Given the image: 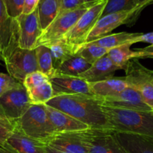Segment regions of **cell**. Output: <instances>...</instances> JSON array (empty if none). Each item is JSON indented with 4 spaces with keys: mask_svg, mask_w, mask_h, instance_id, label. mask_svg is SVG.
<instances>
[{
    "mask_svg": "<svg viewBox=\"0 0 153 153\" xmlns=\"http://www.w3.org/2000/svg\"><path fill=\"white\" fill-rule=\"evenodd\" d=\"M99 131H112L102 106L94 96L75 94L54 97L46 103Z\"/></svg>",
    "mask_w": 153,
    "mask_h": 153,
    "instance_id": "6da1fadb",
    "label": "cell"
},
{
    "mask_svg": "<svg viewBox=\"0 0 153 153\" xmlns=\"http://www.w3.org/2000/svg\"><path fill=\"white\" fill-rule=\"evenodd\" d=\"M102 108L112 131L139 134L153 138V112L107 106H102Z\"/></svg>",
    "mask_w": 153,
    "mask_h": 153,
    "instance_id": "7a4b0ae2",
    "label": "cell"
},
{
    "mask_svg": "<svg viewBox=\"0 0 153 153\" xmlns=\"http://www.w3.org/2000/svg\"><path fill=\"white\" fill-rule=\"evenodd\" d=\"M15 127L28 137L44 144L55 134L43 104L31 105L26 112L15 122Z\"/></svg>",
    "mask_w": 153,
    "mask_h": 153,
    "instance_id": "3957f363",
    "label": "cell"
},
{
    "mask_svg": "<svg viewBox=\"0 0 153 153\" xmlns=\"http://www.w3.org/2000/svg\"><path fill=\"white\" fill-rule=\"evenodd\" d=\"M97 3L98 2L88 3L86 5L79 8L58 13L52 23L43 31L37 40L36 47L41 45L49 46L52 43L64 38V36L74 26L85 12Z\"/></svg>",
    "mask_w": 153,
    "mask_h": 153,
    "instance_id": "277c9868",
    "label": "cell"
},
{
    "mask_svg": "<svg viewBox=\"0 0 153 153\" xmlns=\"http://www.w3.org/2000/svg\"><path fill=\"white\" fill-rule=\"evenodd\" d=\"M124 70L128 87L137 90L153 110V70L144 67L137 58H133Z\"/></svg>",
    "mask_w": 153,
    "mask_h": 153,
    "instance_id": "5b68a950",
    "label": "cell"
},
{
    "mask_svg": "<svg viewBox=\"0 0 153 153\" xmlns=\"http://www.w3.org/2000/svg\"><path fill=\"white\" fill-rule=\"evenodd\" d=\"M105 5L106 0H102L88 9L74 26L64 36L63 40L74 46L77 52L79 46L87 43L88 36L102 15Z\"/></svg>",
    "mask_w": 153,
    "mask_h": 153,
    "instance_id": "8992f818",
    "label": "cell"
},
{
    "mask_svg": "<svg viewBox=\"0 0 153 153\" xmlns=\"http://www.w3.org/2000/svg\"><path fill=\"white\" fill-rule=\"evenodd\" d=\"M144 8V7H140L132 10L114 12L101 16L88 36L87 43L108 35L113 30L122 25H133Z\"/></svg>",
    "mask_w": 153,
    "mask_h": 153,
    "instance_id": "52a82bcc",
    "label": "cell"
},
{
    "mask_svg": "<svg viewBox=\"0 0 153 153\" xmlns=\"http://www.w3.org/2000/svg\"><path fill=\"white\" fill-rule=\"evenodd\" d=\"M3 61L8 74L21 84L27 75L38 70L35 49L18 46Z\"/></svg>",
    "mask_w": 153,
    "mask_h": 153,
    "instance_id": "ba28073f",
    "label": "cell"
},
{
    "mask_svg": "<svg viewBox=\"0 0 153 153\" xmlns=\"http://www.w3.org/2000/svg\"><path fill=\"white\" fill-rule=\"evenodd\" d=\"M95 130L56 134L46 145L65 153H89V143Z\"/></svg>",
    "mask_w": 153,
    "mask_h": 153,
    "instance_id": "9c48e42d",
    "label": "cell"
},
{
    "mask_svg": "<svg viewBox=\"0 0 153 153\" xmlns=\"http://www.w3.org/2000/svg\"><path fill=\"white\" fill-rule=\"evenodd\" d=\"M19 24L16 18L7 13L3 0H0V58L4 61L19 46Z\"/></svg>",
    "mask_w": 153,
    "mask_h": 153,
    "instance_id": "30bf717a",
    "label": "cell"
},
{
    "mask_svg": "<svg viewBox=\"0 0 153 153\" xmlns=\"http://www.w3.org/2000/svg\"><path fill=\"white\" fill-rule=\"evenodd\" d=\"M31 102L23 85L14 88L0 97V108L6 118L15 123L31 106Z\"/></svg>",
    "mask_w": 153,
    "mask_h": 153,
    "instance_id": "8fae6325",
    "label": "cell"
},
{
    "mask_svg": "<svg viewBox=\"0 0 153 153\" xmlns=\"http://www.w3.org/2000/svg\"><path fill=\"white\" fill-rule=\"evenodd\" d=\"M96 99L102 106L153 112L152 109L145 102L140 93L137 90L129 87L115 95L105 97H96Z\"/></svg>",
    "mask_w": 153,
    "mask_h": 153,
    "instance_id": "7c38bea8",
    "label": "cell"
},
{
    "mask_svg": "<svg viewBox=\"0 0 153 153\" xmlns=\"http://www.w3.org/2000/svg\"><path fill=\"white\" fill-rule=\"evenodd\" d=\"M22 85L26 89L31 104H46L54 97L49 79L38 70L27 75Z\"/></svg>",
    "mask_w": 153,
    "mask_h": 153,
    "instance_id": "4fadbf2b",
    "label": "cell"
},
{
    "mask_svg": "<svg viewBox=\"0 0 153 153\" xmlns=\"http://www.w3.org/2000/svg\"><path fill=\"white\" fill-rule=\"evenodd\" d=\"M19 24V46L25 49H34L43 33L36 9L30 14H21L16 18Z\"/></svg>",
    "mask_w": 153,
    "mask_h": 153,
    "instance_id": "5bb4252c",
    "label": "cell"
},
{
    "mask_svg": "<svg viewBox=\"0 0 153 153\" xmlns=\"http://www.w3.org/2000/svg\"><path fill=\"white\" fill-rule=\"evenodd\" d=\"M49 81L53 88L54 97L75 94L93 96L89 82L79 77L56 74Z\"/></svg>",
    "mask_w": 153,
    "mask_h": 153,
    "instance_id": "9a60e30c",
    "label": "cell"
},
{
    "mask_svg": "<svg viewBox=\"0 0 153 153\" xmlns=\"http://www.w3.org/2000/svg\"><path fill=\"white\" fill-rule=\"evenodd\" d=\"M55 134L91 129L88 126L61 111L43 104ZM92 129V128H91Z\"/></svg>",
    "mask_w": 153,
    "mask_h": 153,
    "instance_id": "2e32d148",
    "label": "cell"
},
{
    "mask_svg": "<svg viewBox=\"0 0 153 153\" xmlns=\"http://www.w3.org/2000/svg\"><path fill=\"white\" fill-rule=\"evenodd\" d=\"M89 153H127L113 131L95 130L89 143Z\"/></svg>",
    "mask_w": 153,
    "mask_h": 153,
    "instance_id": "e0dca14e",
    "label": "cell"
},
{
    "mask_svg": "<svg viewBox=\"0 0 153 153\" xmlns=\"http://www.w3.org/2000/svg\"><path fill=\"white\" fill-rule=\"evenodd\" d=\"M115 138L127 153H153V138L135 134L113 131Z\"/></svg>",
    "mask_w": 153,
    "mask_h": 153,
    "instance_id": "ac0fdd59",
    "label": "cell"
},
{
    "mask_svg": "<svg viewBox=\"0 0 153 153\" xmlns=\"http://www.w3.org/2000/svg\"><path fill=\"white\" fill-rule=\"evenodd\" d=\"M5 143L16 153H47L46 144L28 137L16 127Z\"/></svg>",
    "mask_w": 153,
    "mask_h": 153,
    "instance_id": "d6986e66",
    "label": "cell"
},
{
    "mask_svg": "<svg viewBox=\"0 0 153 153\" xmlns=\"http://www.w3.org/2000/svg\"><path fill=\"white\" fill-rule=\"evenodd\" d=\"M118 70L107 54L91 64V67L79 77L88 82H96L113 77Z\"/></svg>",
    "mask_w": 153,
    "mask_h": 153,
    "instance_id": "ffe728a7",
    "label": "cell"
},
{
    "mask_svg": "<svg viewBox=\"0 0 153 153\" xmlns=\"http://www.w3.org/2000/svg\"><path fill=\"white\" fill-rule=\"evenodd\" d=\"M93 96L96 97H105L115 95L128 88L124 77L109 78L96 82H89Z\"/></svg>",
    "mask_w": 153,
    "mask_h": 153,
    "instance_id": "44dd1931",
    "label": "cell"
},
{
    "mask_svg": "<svg viewBox=\"0 0 153 153\" xmlns=\"http://www.w3.org/2000/svg\"><path fill=\"white\" fill-rule=\"evenodd\" d=\"M61 6V0H40L37 10L40 27L43 31L50 25L58 16Z\"/></svg>",
    "mask_w": 153,
    "mask_h": 153,
    "instance_id": "7402d4cb",
    "label": "cell"
},
{
    "mask_svg": "<svg viewBox=\"0 0 153 153\" xmlns=\"http://www.w3.org/2000/svg\"><path fill=\"white\" fill-rule=\"evenodd\" d=\"M140 33H131L123 31V32L114 33L112 34L103 36L97 40H94L92 43L94 44L98 45L101 47L111 49L117 46L125 44L133 45L134 43V39Z\"/></svg>",
    "mask_w": 153,
    "mask_h": 153,
    "instance_id": "603a6c76",
    "label": "cell"
},
{
    "mask_svg": "<svg viewBox=\"0 0 153 153\" xmlns=\"http://www.w3.org/2000/svg\"><path fill=\"white\" fill-rule=\"evenodd\" d=\"M91 66V64L85 61L82 56L78 54H75L55 70V75H65L79 77L81 74L88 70Z\"/></svg>",
    "mask_w": 153,
    "mask_h": 153,
    "instance_id": "cb8c5ba5",
    "label": "cell"
},
{
    "mask_svg": "<svg viewBox=\"0 0 153 153\" xmlns=\"http://www.w3.org/2000/svg\"><path fill=\"white\" fill-rule=\"evenodd\" d=\"M131 44H125L111 49L108 55L119 70H125L128 63L133 58L138 59L137 52L131 49Z\"/></svg>",
    "mask_w": 153,
    "mask_h": 153,
    "instance_id": "d4e9b609",
    "label": "cell"
},
{
    "mask_svg": "<svg viewBox=\"0 0 153 153\" xmlns=\"http://www.w3.org/2000/svg\"><path fill=\"white\" fill-rule=\"evenodd\" d=\"M47 47L50 49L53 65L55 70L64 61L76 54V48L67 43L63 39L52 43Z\"/></svg>",
    "mask_w": 153,
    "mask_h": 153,
    "instance_id": "484cf974",
    "label": "cell"
},
{
    "mask_svg": "<svg viewBox=\"0 0 153 153\" xmlns=\"http://www.w3.org/2000/svg\"><path fill=\"white\" fill-rule=\"evenodd\" d=\"M152 0H106V5L102 16L114 12L129 10L140 7H146Z\"/></svg>",
    "mask_w": 153,
    "mask_h": 153,
    "instance_id": "4316f807",
    "label": "cell"
},
{
    "mask_svg": "<svg viewBox=\"0 0 153 153\" xmlns=\"http://www.w3.org/2000/svg\"><path fill=\"white\" fill-rule=\"evenodd\" d=\"M34 49L38 70L49 79H52L55 76L56 70L54 67L50 49L49 47L43 45L37 46Z\"/></svg>",
    "mask_w": 153,
    "mask_h": 153,
    "instance_id": "83f0119b",
    "label": "cell"
},
{
    "mask_svg": "<svg viewBox=\"0 0 153 153\" xmlns=\"http://www.w3.org/2000/svg\"><path fill=\"white\" fill-rule=\"evenodd\" d=\"M110 49L101 47L92 43H87L77 49L76 54L82 56L89 64H93L96 61L107 55Z\"/></svg>",
    "mask_w": 153,
    "mask_h": 153,
    "instance_id": "f1b7e54d",
    "label": "cell"
},
{
    "mask_svg": "<svg viewBox=\"0 0 153 153\" xmlns=\"http://www.w3.org/2000/svg\"><path fill=\"white\" fill-rule=\"evenodd\" d=\"M22 85V84L19 83L9 74H5L0 72V97L7 91L19 88Z\"/></svg>",
    "mask_w": 153,
    "mask_h": 153,
    "instance_id": "f546056e",
    "label": "cell"
},
{
    "mask_svg": "<svg viewBox=\"0 0 153 153\" xmlns=\"http://www.w3.org/2000/svg\"><path fill=\"white\" fill-rule=\"evenodd\" d=\"M15 128V123L7 119L0 118V146H4L6 141L13 132Z\"/></svg>",
    "mask_w": 153,
    "mask_h": 153,
    "instance_id": "4dcf8cb0",
    "label": "cell"
},
{
    "mask_svg": "<svg viewBox=\"0 0 153 153\" xmlns=\"http://www.w3.org/2000/svg\"><path fill=\"white\" fill-rule=\"evenodd\" d=\"M9 16L17 18L22 14L24 0H3Z\"/></svg>",
    "mask_w": 153,
    "mask_h": 153,
    "instance_id": "1f68e13d",
    "label": "cell"
},
{
    "mask_svg": "<svg viewBox=\"0 0 153 153\" xmlns=\"http://www.w3.org/2000/svg\"><path fill=\"white\" fill-rule=\"evenodd\" d=\"M88 3H84L81 0H61L59 13L79 8V7L86 5Z\"/></svg>",
    "mask_w": 153,
    "mask_h": 153,
    "instance_id": "d6a6232c",
    "label": "cell"
},
{
    "mask_svg": "<svg viewBox=\"0 0 153 153\" xmlns=\"http://www.w3.org/2000/svg\"><path fill=\"white\" fill-rule=\"evenodd\" d=\"M40 0H24L22 14H30L37 9Z\"/></svg>",
    "mask_w": 153,
    "mask_h": 153,
    "instance_id": "836d02e7",
    "label": "cell"
},
{
    "mask_svg": "<svg viewBox=\"0 0 153 153\" xmlns=\"http://www.w3.org/2000/svg\"><path fill=\"white\" fill-rule=\"evenodd\" d=\"M139 58H153V45L141 49H136Z\"/></svg>",
    "mask_w": 153,
    "mask_h": 153,
    "instance_id": "e575fe53",
    "label": "cell"
},
{
    "mask_svg": "<svg viewBox=\"0 0 153 153\" xmlns=\"http://www.w3.org/2000/svg\"><path fill=\"white\" fill-rule=\"evenodd\" d=\"M150 43V45H153V31L152 32L143 34L140 33L134 39V43Z\"/></svg>",
    "mask_w": 153,
    "mask_h": 153,
    "instance_id": "d590c367",
    "label": "cell"
},
{
    "mask_svg": "<svg viewBox=\"0 0 153 153\" xmlns=\"http://www.w3.org/2000/svg\"><path fill=\"white\" fill-rule=\"evenodd\" d=\"M0 153H16L12 148L7 144H4V146H0Z\"/></svg>",
    "mask_w": 153,
    "mask_h": 153,
    "instance_id": "8d00e7d4",
    "label": "cell"
},
{
    "mask_svg": "<svg viewBox=\"0 0 153 153\" xmlns=\"http://www.w3.org/2000/svg\"><path fill=\"white\" fill-rule=\"evenodd\" d=\"M46 152H47V153H65V152H61V151L57 150V149H53V148L50 147V146H47V145L46 146Z\"/></svg>",
    "mask_w": 153,
    "mask_h": 153,
    "instance_id": "74e56055",
    "label": "cell"
},
{
    "mask_svg": "<svg viewBox=\"0 0 153 153\" xmlns=\"http://www.w3.org/2000/svg\"><path fill=\"white\" fill-rule=\"evenodd\" d=\"M84 3H91V2H99L102 0H81Z\"/></svg>",
    "mask_w": 153,
    "mask_h": 153,
    "instance_id": "f35d334b",
    "label": "cell"
},
{
    "mask_svg": "<svg viewBox=\"0 0 153 153\" xmlns=\"http://www.w3.org/2000/svg\"><path fill=\"white\" fill-rule=\"evenodd\" d=\"M0 118H2V119H7L5 115H4V112H3L2 110H1V108H0Z\"/></svg>",
    "mask_w": 153,
    "mask_h": 153,
    "instance_id": "ab89813d",
    "label": "cell"
},
{
    "mask_svg": "<svg viewBox=\"0 0 153 153\" xmlns=\"http://www.w3.org/2000/svg\"><path fill=\"white\" fill-rule=\"evenodd\" d=\"M0 60H1V58H0Z\"/></svg>",
    "mask_w": 153,
    "mask_h": 153,
    "instance_id": "60d3db41",
    "label": "cell"
},
{
    "mask_svg": "<svg viewBox=\"0 0 153 153\" xmlns=\"http://www.w3.org/2000/svg\"><path fill=\"white\" fill-rule=\"evenodd\" d=\"M152 1H153V0H152Z\"/></svg>",
    "mask_w": 153,
    "mask_h": 153,
    "instance_id": "b9f144b4",
    "label": "cell"
}]
</instances>
